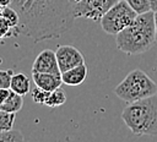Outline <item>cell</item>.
<instances>
[{
	"label": "cell",
	"mask_w": 157,
	"mask_h": 142,
	"mask_svg": "<svg viewBox=\"0 0 157 142\" xmlns=\"http://www.w3.org/2000/svg\"><path fill=\"white\" fill-rule=\"evenodd\" d=\"M20 16L18 33L33 42L59 38L76 20L70 0H12Z\"/></svg>",
	"instance_id": "cell-1"
},
{
	"label": "cell",
	"mask_w": 157,
	"mask_h": 142,
	"mask_svg": "<svg viewBox=\"0 0 157 142\" xmlns=\"http://www.w3.org/2000/svg\"><path fill=\"white\" fill-rule=\"evenodd\" d=\"M117 48L128 55L146 53L157 40L155 12L137 15L135 21L115 36Z\"/></svg>",
	"instance_id": "cell-2"
},
{
	"label": "cell",
	"mask_w": 157,
	"mask_h": 142,
	"mask_svg": "<svg viewBox=\"0 0 157 142\" xmlns=\"http://www.w3.org/2000/svg\"><path fill=\"white\" fill-rule=\"evenodd\" d=\"M121 119L134 135L157 136V94L126 104Z\"/></svg>",
	"instance_id": "cell-3"
},
{
	"label": "cell",
	"mask_w": 157,
	"mask_h": 142,
	"mask_svg": "<svg viewBox=\"0 0 157 142\" xmlns=\"http://www.w3.org/2000/svg\"><path fill=\"white\" fill-rule=\"evenodd\" d=\"M114 93L118 98L129 104L157 94V83L146 72L136 69L125 76L114 88Z\"/></svg>",
	"instance_id": "cell-4"
},
{
	"label": "cell",
	"mask_w": 157,
	"mask_h": 142,
	"mask_svg": "<svg viewBox=\"0 0 157 142\" xmlns=\"http://www.w3.org/2000/svg\"><path fill=\"white\" fill-rule=\"evenodd\" d=\"M136 17L137 13L128 4V1L119 0L113 7L108 10V12L102 17L99 23L102 26V29L107 34L117 36L123 29L129 27Z\"/></svg>",
	"instance_id": "cell-5"
},
{
	"label": "cell",
	"mask_w": 157,
	"mask_h": 142,
	"mask_svg": "<svg viewBox=\"0 0 157 142\" xmlns=\"http://www.w3.org/2000/svg\"><path fill=\"white\" fill-rule=\"evenodd\" d=\"M119 0H81L72 5L76 18H87L93 22H101L102 17Z\"/></svg>",
	"instance_id": "cell-6"
},
{
	"label": "cell",
	"mask_w": 157,
	"mask_h": 142,
	"mask_svg": "<svg viewBox=\"0 0 157 142\" xmlns=\"http://www.w3.org/2000/svg\"><path fill=\"white\" fill-rule=\"evenodd\" d=\"M55 53H56V59H58V64L61 73L78 65L85 64V59L81 51L72 45H60L58 47Z\"/></svg>",
	"instance_id": "cell-7"
},
{
	"label": "cell",
	"mask_w": 157,
	"mask_h": 142,
	"mask_svg": "<svg viewBox=\"0 0 157 142\" xmlns=\"http://www.w3.org/2000/svg\"><path fill=\"white\" fill-rule=\"evenodd\" d=\"M32 71L60 75L61 71L59 69V64H58V59H56V53L50 50V49H45V50L40 51L37 55V58L34 59V61H33Z\"/></svg>",
	"instance_id": "cell-8"
},
{
	"label": "cell",
	"mask_w": 157,
	"mask_h": 142,
	"mask_svg": "<svg viewBox=\"0 0 157 142\" xmlns=\"http://www.w3.org/2000/svg\"><path fill=\"white\" fill-rule=\"evenodd\" d=\"M32 80L34 82V84L44 91L52 92L59 87H61L63 78H61V73L56 75V73H45V72H34L32 71Z\"/></svg>",
	"instance_id": "cell-9"
},
{
	"label": "cell",
	"mask_w": 157,
	"mask_h": 142,
	"mask_svg": "<svg viewBox=\"0 0 157 142\" xmlns=\"http://www.w3.org/2000/svg\"><path fill=\"white\" fill-rule=\"evenodd\" d=\"M87 75H88L87 65L82 64V65H78L74 69L67 70L66 72H63L61 78H63V82L67 86H78V84L83 83Z\"/></svg>",
	"instance_id": "cell-10"
},
{
	"label": "cell",
	"mask_w": 157,
	"mask_h": 142,
	"mask_svg": "<svg viewBox=\"0 0 157 142\" xmlns=\"http://www.w3.org/2000/svg\"><path fill=\"white\" fill-rule=\"evenodd\" d=\"M22 105H23V95L17 94L12 89H10L9 97L2 103H0V110L16 114L17 111H20L22 109Z\"/></svg>",
	"instance_id": "cell-11"
},
{
	"label": "cell",
	"mask_w": 157,
	"mask_h": 142,
	"mask_svg": "<svg viewBox=\"0 0 157 142\" xmlns=\"http://www.w3.org/2000/svg\"><path fill=\"white\" fill-rule=\"evenodd\" d=\"M10 89H12L13 92H16L17 94L26 95V94L29 92V89H31L29 78H28L25 73H22V72L15 73V75L12 76V80H11Z\"/></svg>",
	"instance_id": "cell-12"
},
{
	"label": "cell",
	"mask_w": 157,
	"mask_h": 142,
	"mask_svg": "<svg viewBox=\"0 0 157 142\" xmlns=\"http://www.w3.org/2000/svg\"><path fill=\"white\" fill-rule=\"evenodd\" d=\"M65 102H66L65 91L61 87H59V88H56V89L50 92V94H49V97H48V99H47L44 105H47L49 108H56V106L63 105Z\"/></svg>",
	"instance_id": "cell-13"
},
{
	"label": "cell",
	"mask_w": 157,
	"mask_h": 142,
	"mask_svg": "<svg viewBox=\"0 0 157 142\" xmlns=\"http://www.w3.org/2000/svg\"><path fill=\"white\" fill-rule=\"evenodd\" d=\"M1 18L5 20L10 27L12 28H17L18 23H20V16L17 13V11L15 9H12L11 6H6V7H1V13H0ZM18 31V29H17Z\"/></svg>",
	"instance_id": "cell-14"
},
{
	"label": "cell",
	"mask_w": 157,
	"mask_h": 142,
	"mask_svg": "<svg viewBox=\"0 0 157 142\" xmlns=\"http://www.w3.org/2000/svg\"><path fill=\"white\" fill-rule=\"evenodd\" d=\"M15 113H7L4 110H0V130L1 131H9L12 130L13 122H15Z\"/></svg>",
	"instance_id": "cell-15"
},
{
	"label": "cell",
	"mask_w": 157,
	"mask_h": 142,
	"mask_svg": "<svg viewBox=\"0 0 157 142\" xmlns=\"http://www.w3.org/2000/svg\"><path fill=\"white\" fill-rule=\"evenodd\" d=\"M0 142H25L23 135L20 130H9L1 131L0 133Z\"/></svg>",
	"instance_id": "cell-16"
},
{
	"label": "cell",
	"mask_w": 157,
	"mask_h": 142,
	"mask_svg": "<svg viewBox=\"0 0 157 142\" xmlns=\"http://www.w3.org/2000/svg\"><path fill=\"white\" fill-rule=\"evenodd\" d=\"M126 1H128V4L132 7V10L137 15L146 13L148 11H152L151 10V2H150V0H126Z\"/></svg>",
	"instance_id": "cell-17"
},
{
	"label": "cell",
	"mask_w": 157,
	"mask_h": 142,
	"mask_svg": "<svg viewBox=\"0 0 157 142\" xmlns=\"http://www.w3.org/2000/svg\"><path fill=\"white\" fill-rule=\"evenodd\" d=\"M49 94H50V92L44 91V89H42V88L37 87V86L32 89V93H31L33 102L37 103V104H45V102H47Z\"/></svg>",
	"instance_id": "cell-18"
},
{
	"label": "cell",
	"mask_w": 157,
	"mask_h": 142,
	"mask_svg": "<svg viewBox=\"0 0 157 142\" xmlns=\"http://www.w3.org/2000/svg\"><path fill=\"white\" fill-rule=\"evenodd\" d=\"M12 76H13V73L11 70L0 71V88H10Z\"/></svg>",
	"instance_id": "cell-19"
},
{
	"label": "cell",
	"mask_w": 157,
	"mask_h": 142,
	"mask_svg": "<svg viewBox=\"0 0 157 142\" xmlns=\"http://www.w3.org/2000/svg\"><path fill=\"white\" fill-rule=\"evenodd\" d=\"M151 2V10L153 12H157V0H150Z\"/></svg>",
	"instance_id": "cell-20"
},
{
	"label": "cell",
	"mask_w": 157,
	"mask_h": 142,
	"mask_svg": "<svg viewBox=\"0 0 157 142\" xmlns=\"http://www.w3.org/2000/svg\"><path fill=\"white\" fill-rule=\"evenodd\" d=\"M11 1H12V0H0V5H1V7L10 6V5H11Z\"/></svg>",
	"instance_id": "cell-21"
},
{
	"label": "cell",
	"mask_w": 157,
	"mask_h": 142,
	"mask_svg": "<svg viewBox=\"0 0 157 142\" xmlns=\"http://www.w3.org/2000/svg\"><path fill=\"white\" fill-rule=\"evenodd\" d=\"M78 1H81V0H70V2H71V5H75V4H77Z\"/></svg>",
	"instance_id": "cell-22"
},
{
	"label": "cell",
	"mask_w": 157,
	"mask_h": 142,
	"mask_svg": "<svg viewBox=\"0 0 157 142\" xmlns=\"http://www.w3.org/2000/svg\"><path fill=\"white\" fill-rule=\"evenodd\" d=\"M155 20H156V29H157V12H155Z\"/></svg>",
	"instance_id": "cell-23"
}]
</instances>
